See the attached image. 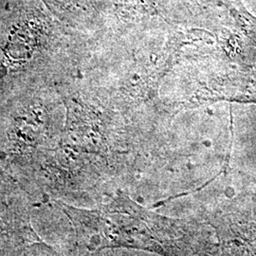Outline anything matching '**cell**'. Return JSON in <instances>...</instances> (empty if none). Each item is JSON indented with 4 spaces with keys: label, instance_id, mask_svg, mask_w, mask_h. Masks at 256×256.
Masks as SVG:
<instances>
[{
    "label": "cell",
    "instance_id": "1",
    "mask_svg": "<svg viewBox=\"0 0 256 256\" xmlns=\"http://www.w3.org/2000/svg\"><path fill=\"white\" fill-rule=\"evenodd\" d=\"M34 42V41L30 37L26 36L25 34H16V36L10 41L7 48L8 54L16 60L28 58L30 55Z\"/></svg>",
    "mask_w": 256,
    "mask_h": 256
}]
</instances>
